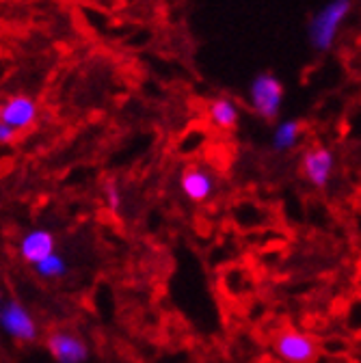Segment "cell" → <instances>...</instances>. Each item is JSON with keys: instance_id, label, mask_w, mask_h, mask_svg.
<instances>
[{"instance_id": "1", "label": "cell", "mask_w": 361, "mask_h": 363, "mask_svg": "<svg viewBox=\"0 0 361 363\" xmlns=\"http://www.w3.org/2000/svg\"><path fill=\"white\" fill-rule=\"evenodd\" d=\"M352 9V0H331L309 22V41L316 50L327 52Z\"/></svg>"}, {"instance_id": "2", "label": "cell", "mask_w": 361, "mask_h": 363, "mask_svg": "<svg viewBox=\"0 0 361 363\" xmlns=\"http://www.w3.org/2000/svg\"><path fill=\"white\" fill-rule=\"evenodd\" d=\"M249 100L253 111L266 119V121H275L279 117L282 111V102H284V84L277 76L273 74H257L251 80L249 86Z\"/></svg>"}, {"instance_id": "3", "label": "cell", "mask_w": 361, "mask_h": 363, "mask_svg": "<svg viewBox=\"0 0 361 363\" xmlns=\"http://www.w3.org/2000/svg\"><path fill=\"white\" fill-rule=\"evenodd\" d=\"M273 348L275 354L286 363H316L318 359V344L296 329H284L275 337Z\"/></svg>"}, {"instance_id": "4", "label": "cell", "mask_w": 361, "mask_h": 363, "mask_svg": "<svg viewBox=\"0 0 361 363\" xmlns=\"http://www.w3.org/2000/svg\"><path fill=\"white\" fill-rule=\"evenodd\" d=\"M0 329H5L9 337L22 344H30L37 340L35 318L20 301H7L5 305H0Z\"/></svg>"}, {"instance_id": "5", "label": "cell", "mask_w": 361, "mask_h": 363, "mask_svg": "<svg viewBox=\"0 0 361 363\" xmlns=\"http://www.w3.org/2000/svg\"><path fill=\"white\" fill-rule=\"evenodd\" d=\"M46 348L57 363H84L89 359L87 342L74 331L57 329V331L48 333Z\"/></svg>"}, {"instance_id": "6", "label": "cell", "mask_w": 361, "mask_h": 363, "mask_svg": "<svg viewBox=\"0 0 361 363\" xmlns=\"http://www.w3.org/2000/svg\"><path fill=\"white\" fill-rule=\"evenodd\" d=\"M335 158L333 152L327 147H311L303 154L301 160V171L305 175V179L316 189H325L331 179V171H333Z\"/></svg>"}, {"instance_id": "7", "label": "cell", "mask_w": 361, "mask_h": 363, "mask_svg": "<svg viewBox=\"0 0 361 363\" xmlns=\"http://www.w3.org/2000/svg\"><path fill=\"white\" fill-rule=\"evenodd\" d=\"M37 119V104L28 96H13L0 106V121L13 128L16 132L26 130Z\"/></svg>"}, {"instance_id": "8", "label": "cell", "mask_w": 361, "mask_h": 363, "mask_svg": "<svg viewBox=\"0 0 361 363\" xmlns=\"http://www.w3.org/2000/svg\"><path fill=\"white\" fill-rule=\"evenodd\" d=\"M179 189H182V193L191 201L201 203V201L210 199V195L214 193V179L206 169L191 164L182 171V175H179Z\"/></svg>"}, {"instance_id": "9", "label": "cell", "mask_w": 361, "mask_h": 363, "mask_svg": "<svg viewBox=\"0 0 361 363\" xmlns=\"http://www.w3.org/2000/svg\"><path fill=\"white\" fill-rule=\"evenodd\" d=\"M50 253H55V236L48 230H33L20 242V257L30 266L46 259Z\"/></svg>"}, {"instance_id": "10", "label": "cell", "mask_w": 361, "mask_h": 363, "mask_svg": "<svg viewBox=\"0 0 361 363\" xmlns=\"http://www.w3.org/2000/svg\"><path fill=\"white\" fill-rule=\"evenodd\" d=\"M208 115H210L212 125L225 132L234 130L240 121V111L232 98H214L208 106Z\"/></svg>"}, {"instance_id": "11", "label": "cell", "mask_w": 361, "mask_h": 363, "mask_svg": "<svg viewBox=\"0 0 361 363\" xmlns=\"http://www.w3.org/2000/svg\"><path fill=\"white\" fill-rule=\"evenodd\" d=\"M299 136H301V123L296 119L282 121L273 132V150L275 152H290L299 143Z\"/></svg>"}, {"instance_id": "12", "label": "cell", "mask_w": 361, "mask_h": 363, "mask_svg": "<svg viewBox=\"0 0 361 363\" xmlns=\"http://www.w3.org/2000/svg\"><path fill=\"white\" fill-rule=\"evenodd\" d=\"M33 268H35L37 275H39V277H43V279H61V277H65V275H67V270H70V266H67L65 257H63V255H59V253H50L46 259L37 262Z\"/></svg>"}, {"instance_id": "13", "label": "cell", "mask_w": 361, "mask_h": 363, "mask_svg": "<svg viewBox=\"0 0 361 363\" xmlns=\"http://www.w3.org/2000/svg\"><path fill=\"white\" fill-rule=\"evenodd\" d=\"M106 201H109V208L111 210H117L121 206V197H119V191L115 184H109L106 186Z\"/></svg>"}, {"instance_id": "14", "label": "cell", "mask_w": 361, "mask_h": 363, "mask_svg": "<svg viewBox=\"0 0 361 363\" xmlns=\"http://www.w3.org/2000/svg\"><path fill=\"white\" fill-rule=\"evenodd\" d=\"M18 132L9 125H5L3 121H0V143H13L16 141Z\"/></svg>"}, {"instance_id": "15", "label": "cell", "mask_w": 361, "mask_h": 363, "mask_svg": "<svg viewBox=\"0 0 361 363\" xmlns=\"http://www.w3.org/2000/svg\"><path fill=\"white\" fill-rule=\"evenodd\" d=\"M0 305H3V296H0Z\"/></svg>"}]
</instances>
